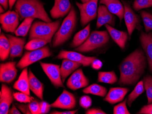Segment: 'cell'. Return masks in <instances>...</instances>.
<instances>
[{"mask_svg":"<svg viewBox=\"0 0 152 114\" xmlns=\"http://www.w3.org/2000/svg\"><path fill=\"white\" fill-rule=\"evenodd\" d=\"M144 87L146 91L148 104L152 103V77L148 75L143 79Z\"/></svg>","mask_w":152,"mask_h":114,"instance_id":"d6a6232c","label":"cell"},{"mask_svg":"<svg viewBox=\"0 0 152 114\" xmlns=\"http://www.w3.org/2000/svg\"><path fill=\"white\" fill-rule=\"evenodd\" d=\"M13 87L16 90L30 96L28 72L27 68L23 70L18 81L14 83Z\"/></svg>","mask_w":152,"mask_h":114,"instance_id":"603a6c76","label":"cell"},{"mask_svg":"<svg viewBox=\"0 0 152 114\" xmlns=\"http://www.w3.org/2000/svg\"><path fill=\"white\" fill-rule=\"evenodd\" d=\"M83 92L87 94H90L95 96L105 97L107 95V89L105 87L96 84H93L83 90Z\"/></svg>","mask_w":152,"mask_h":114,"instance_id":"f1b7e54d","label":"cell"},{"mask_svg":"<svg viewBox=\"0 0 152 114\" xmlns=\"http://www.w3.org/2000/svg\"><path fill=\"white\" fill-rule=\"evenodd\" d=\"M15 9L20 20L31 17L47 23L52 22L45 11L44 5L40 0H18Z\"/></svg>","mask_w":152,"mask_h":114,"instance_id":"7a4b0ae2","label":"cell"},{"mask_svg":"<svg viewBox=\"0 0 152 114\" xmlns=\"http://www.w3.org/2000/svg\"><path fill=\"white\" fill-rule=\"evenodd\" d=\"M82 65L79 63L64 59L60 68L61 76L63 82H64L68 76L75 71Z\"/></svg>","mask_w":152,"mask_h":114,"instance_id":"d4e9b609","label":"cell"},{"mask_svg":"<svg viewBox=\"0 0 152 114\" xmlns=\"http://www.w3.org/2000/svg\"><path fill=\"white\" fill-rule=\"evenodd\" d=\"M48 43V41L43 39L35 38L30 40V41L26 44L24 48L27 51H33L43 47Z\"/></svg>","mask_w":152,"mask_h":114,"instance_id":"1f68e13d","label":"cell"},{"mask_svg":"<svg viewBox=\"0 0 152 114\" xmlns=\"http://www.w3.org/2000/svg\"><path fill=\"white\" fill-rule=\"evenodd\" d=\"M86 114H106V112H104L101 109L98 108H92L88 110L85 112Z\"/></svg>","mask_w":152,"mask_h":114,"instance_id":"ee69618b","label":"cell"},{"mask_svg":"<svg viewBox=\"0 0 152 114\" xmlns=\"http://www.w3.org/2000/svg\"><path fill=\"white\" fill-rule=\"evenodd\" d=\"M102 64L101 61H100L99 60L96 59L93 61L92 63L91 64V66L94 69L96 70L100 69L102 67Z\"/></svg>","mask_w":152,"mask_h":114,"instance_id":"7bdbcfd3","label":"cell"},{"mask_svg":"<svg viewBox=\"0 0 152 114\" xmlns=\"http://www.w3.org/2000/svg\"><path fill=\"white\" fill-rule=\"evenodd\" d=\"M10 54V44L9 39L4 34L0 36V59L4 61L8 58Z\"/></svg>","mask_w":152,"mask_h":114,"instance_id":"4316f807","label":"cell"},{"mask_svg":"<svg viewBox=\"0 0 152 114\" xmlns=\"http://www.w3.org/2000/svg\"><path fill=\"white\" fill-rule=\"evenodd\" d=\"M118 78L113 71L109 72H99L98 81L102 83L113 84L118 81Z\"/></svg>","mask_w":152,"mask_h":114,"instance_id":"f546056e","label":"cell"},{"mask_svg":"<svg viewBox=\"0 0 152 114\" xmlns=\"http://www.w3.org/2000/svg\"><path fill=\"white\" fill-rule=\"evenodd\" d=\"M123 3L124 8V18L128 34L131 36L135 28L140 26V19L128 3L124 1H123Z\"/></svg>","mask_w":152,"mask_h":114,"instance_id":"4fadbf2b","label":"cell"},{"mask_svg":"<svg viewBox=\"0 0 152 114\" xmlns=\"http://www.w3.org/2000/svg\"><path fill=\"white\" fill-rule=\"evenodd\" d=\"M88 79L81 69L75 70L67 80L66 86L73 91L86 87L89 84Z\"/></svg>","mask_w":152,"mask_h":114,"instance_id":"7c38bea8","label":"cell"},{"mask_svg":"<svg viewBox=\"0 0 152 114\" xmlns=\"http://www.w3.org/2000/svg\"><path fill=\"white\" fill-rule=\"evenodd\" d=\"M52 54L48 46H44L37 50L26 52L17 64V66L18 68L23 69L41 60L51 57Z\"/></svg>","mask_w":152,"mask_h":114,"instance_id":"8992f818","label":"cell"},{"mask_svg":"<svg viewBox=\"0 0 152 114\" xmlns=\"http://www.w3.org/2000/svg\"><path fill=\"white\" fill-rule=\"evenodd\" d=\"M72 7L70 0H54V4L50 10V15L53 19L63 17L69 13Z\"/></svg>","mask_w":152,"mask_h":114,"instance_id":"2e32d148","label":"cell"},{"mask_svg":"<svg viewBox=\"0 0 152 114\" xmlns=\"http://www.w3.org/2000/svg\"><path fill=\"white\" fill-rule=\"evenodd\" d=\"M13 94L11 88L5 84L1 85L0 92V114H7L13 100Z\"/></svg>","mask_w":152,"mask_h":114,"instance_id":"9a60e30c","label":"cell"},{"mask_svg":"<svg viewBox=\"0 0 152 114\" xmlns=\"http://www.w3.org/2000/svg\"><path fill=\"white\" fill-rule=\"evenodd\" d=\"M6 36L9 39L10 44V58L13 59L17 57H20L23 54L24 48L26 40L24 38H20L7 34Z\"/></svg>","mask_w":152,"mask_h":114,"instance_id":"e0dca14e","label":"cell"},{"mask_svg":"<svg viewBox=\"0 0 152 114\" xmlns=\"http://www.w3.org/2000/svg\"><path fill=\"white\" fill-rule=\"evenodd\" d=\"M140 14L143 21L146 32H149L152 30V14L144 11L140 12Z\"/></svg>","mask_w":152,"mask_h":114,"instance_id":"836d02e7","label":"cell"},{"mask_svg":"<svg viewBox=\"0 0 152 114\" xmlns=\"http://www.w3.org/2000/svg\"><path fill=\"white\" fill-rule=\"evenodd\" d=\"M100 3L104 5L108 11L119 18L120 22L124 17V5L119 0H100Z\"/></svg>","mask_w":152,"mask_h":114,"instance_id":"7402d4cb","label":"cell"},{"mask_svg":"<svg viewBox=\"0 0 152 114\" xmlns=\"http://www.w3.org/2000/svg\"><path fill=\"white\" fill-rule=\"evenodd\" d=\"M3 7H2V6L1 5V7H0V12H1V13H4L5 11H4V9H3Z\"/></svg>","mask_w":152,"mask_h":114,"instance_id":"681fc988","label":"cell"},{"mask_svg":"<svg viewBox=\"0 0 152 114\" xmlns=\"http://www.w3.org/2000/svg\"><path fill=\"white\" fill-rule=\"evenodd\" d=\"M56 58L58 59H66L69 60L71 61L79 63L84 66L91 65L93 61L96 59L95 57H86L78 52L65 50L60 51Z\"/></svg>","mask_w":152,"mask_h":114,"instance_id":"30bf717a","label":"cell"},{"mask_svg":"<svg viewBox=\"0 0 152 114\" xmlns=\"http://www.w3.org/2000/svg\"><path fill=\"white\" fill-rule=\"evenodd\" d=\"M137 114H152V103L148 105H144Z\"/></svg>","mask_w":152,"mask_h":114,"instance_id":"60d3db41","label":"cell"},{"mask_svg":"<svg viewBox=\"0 0 152 114\" xmlns=\"http://www.w3.org/2000/svg\"><path fill=\"white\" fill-rule=\"evenodd\" d=\"M109 35L122 49L125 48L128 39V34L125 31H121L114 28L111 25H105Z\"/></svg>","mask_w":152,"mask_h":114,"instance_id":"ffe728a7","label":"cell"},{"mask_svg":"<svg viewBox=\"0 0 152 114\" xmlns=\"http://www.w3.org/2000/svg\"><path fill=\"white\" fill-rule=\"evenodd\" d=\"M115 23V18L104 5L99 6L98 9V20L96 28H99L103 25L108 24L113 26Z\"/></svg>","mask_w":152,"mask_h":114,"instance_id":"d6986e66","label":"cell"},{"mask_svg":"<svg viewBox=\"0 0 152 114\" xmlns=\"http://www.w3.org/2000/svg\"><path fill=\"white\" fill-rule=\"evenodd\" d=\"M41 110V114H45L48 113L51 109V105L45 101H42L39 103Z\"/></svg>","mask_w":152,"mask_h":114,"instance_id":"ab89813d","label":"cell"},{"mask_svg":"<svg viewBox=\"0 0 152 114\" xmlns=\"http://www.w3.org/2000/svg\"><path fill=\"white\" fill-rule=\"evenodd\" d=\"M90 1V0H81L82 3H86V2H88V1Z\"/></svg>","mask_w":152,"mask_h":114,"instance_id":"f907efd6","label":"cell"},{"mask_svg":"<svg viewBox=\"0 0 152 114\" xmlns=\"http://www.w3.org/2000/svg\"><path fill=\"white\" fill-rule=\"evenodd\" d=\"M92 100L91 97L88 96H83L80 98L79 105L83 108H89L92 105Z\"/></svg>","mask_w":152,"mask_h":114,"instance_id":"74e56055","label":"cell"},{"mask_svg":"<svg viewBox=\"0 0 152 114\" xmlns=\"http://www.w3.org/2000/svg\"><path fill=\"white\" fill-rule=\"evenodd\" d=\"M129 91V89L127 88H111L104 99V100L111 104H114L122 102Z\"/></svg>","mask_w":152,"mask_h":114,"instance_id":"44dd1931","label":"cell"},{"mask_svg":"<svg viewBox=\"0 0 152 114\" xmlns=\"http://www.w3.org/2000/svg\"><path fill=\"white\" fill-rule=\"evenodd\" d=\"M78 110H70V111H54L51 112V114H76Z\"/></svg>","mask_w":152,"mask_h":114,"instance_id":"f6af8a7d","label":"cell"},{"mask_svg":"<svg viewBox=\"0 0 152 114\" xmlns=\"http://www.w3.org/2000/svg\"><path fill=\"white\" fill-rule=\"evenodd\" d=\"M13 96L14 98L18 102L24 103H29L34 99L32 97H31L30 96L22 92L13 93Z\"/></svg>","mask_w":152,"mask_h":114,"instance_id":"d590c367","label":"cell"},{"mask_svg":"<svg viewBox=\"0 0 152 114\" xmlns=\"http://www.w3.org/2000/svg\"><path fill=\"white\" fill-rule=\"evenodd\" d=\"M76 105V99L73 94L64 90L55 101L51 104V107L62 109L72 110Z\"/></svg>","mask_w":152,"mask_h":114,"instance_id":"8fae6325","label":"cell"},{"mask_svg":"<svg viewBox=\"0 0 152 114\" xmlns=\"http://www.w3.org/2000/svg\"><path fill=\"white\" fill-rule=\"evenodd\" d=\"M99 0H90L84 3L76 2L80 12V22L82 26H84L96 18L98 14Z\"/></svg>","mask_w":152,"mask_h":114,"instance_id":"52a82bcc","label":"cell"},{"mask_svg":"<svg viewBox=\"0 0 152 114\" xmlns=\"http://www.w3.org/2000/svg\"><path fill=\"white\" fill-rule=\"evenodd\" d=\"M140 38L142 49L146 55L149 69L152 72V32H142Z\"/></svg>","mask_w":152,"mask_h":114,"instance_id":"ac0fdd59","label":"cell"},{"mask_svg":"<svg viewBox=\"0 0 152 114\" xmlns=\"http://www.w3.org/2000/svg\"><path fill=\"white\" fill-rule=\"evenodd\" d=\"M151 7L152 0H135L133 4V8L136 11Z\"/></svg>","mask_w":152,"mask_h":114,"instance_id":"e575fe53","label":"cell"},{"mask_svg":"<svg viewBox=\"0 0 152 114\" xmlns=\"http://www.w3.org/2000/svg\"><path fill=\"white\" fill-rule=\"evenodd\" d=\"M127 99H125L124 102L116 105L113 109L114 114H130V112L127 108Z\"/></svg>","mask_w":152,"mask_h":114,"instance_id":"8d00e7d4","label":"cell"},{"mask_svg":"<svg viewBox=\"0 0 152 114\" xmlns=\"http://www.w3.org/2000/svg\"><path fill=\"white\" fill-rule=\"evenodd\" d=\"M91 24L88 23L84 29H83L75 35L71 44V46L72 48H77L82 45L89 36Z\"/></svg>","mask_w":152,"mask_h":114,"instance_id":"484cf974","label":"cell"},{"mask_svg":"<svg viewBox=\"0 0 152 114\" xmlns=\"http://www.w3.org/2000/svg\"><path fill=\"white\" fill-rule=\"evenodd\" d=\"M19 16L15 11H8L1 14L0 22L1 28L6 32H15L19 23Z\"/></svg>","mask_w":152,"mask_h":114,"instance_id":"9c48e42d","label":"cell"},{"mask_svg":"<svg viewBox=\"0 0 152 114\" xmlns=\"http://www.w3.org/2000/svg\"><path fill=\"white\" fill-rule=\"evenodd\" d=\"M144 91V87L143 81H140L128 97L127 99L128 105L131 107L133 102Z\"/></svg>","mask_w":152,"mask_h":114,"instance_id":"4dcf8cb0","label":"cell"},{"mask_svg":"<svg viewBox=\"0 0 152 114\" xmlns=\"http://www.w3.org/2000/svg\"><path fill=\"white\" fill-rule=\"evenodd\" d=\"M17 1L18 0H9V6L10 10L12 8L14 5H15Z\"/></svg>","mask_w":152,"mask_h":114,"instance_id":"c3c4849f","label":"cell"},{"mask_svg":"<svg viewBox=\"0 0 152 114\" xmlns=\"http://www.w3.org/2000/svg\"><path fill=\"white\" fill-rule=\"evenodd\" d=\"M18 108L21 111L22 113L24 114H31V112L30 110L29 107L28 105L19 104H16Z\"/></svg>","mask_w":152,"mask_h":114,"instance_id":"b9f144b4","label":"cell"},{"mask_svg":"<svg viewBox=\"0 0 152 114\" xmlns=\"http://www.w3.org/2000/svg\"><path fill=\"white\" fill-rule=\"evenodd\" d=\"M15 62H7L0 65V81L10 83L15 80L18 73Z\"/></svg>","mask_w":152,"mask_h":114,"instance_id":"5bb4252c","label":"cell"},{"mask_svg":"<svg viewBox=\"0 0 152 114\" xmlns=\"http://www.w3.org/2000/svg\"><path fill=\"white\" fill-rule=\"evenodd\" d=\"M0 4L4 8V10L8 9L9 6V0H0Z\"/></svg>","mask_w":152,"mask_h":114,"instance_id":"7dc6e473","label":"cell"},{"mask_svg":"<svg viewBox=\"0 0 152 114\" xmlns=\"http://www.w3.org/2000/svg\"><path fill=\"white\" fill-rule=\"evenodd\" d=\"M40 64L46 75L55 87L64 88L63 81L61 80L59 65L42 62H40Z\"/></svg>","mask_w":152,"mask_h":114,"instance_id":"ba28073f","label":"cell"},{"mask_svg":"<svg viewBox=\"0 0 152 114\" xmlns=\"http://www.w3.org/2000/svg\"><path fill=\"white\" fill-rule=\"evenodd\" d=\"M60 20L54 22H37L33 23L30 30L29 40L35 38L43 39L50 43L60 26Z\"/></svg>","mask_w":152,"mask_h":114,"instance_id":"277c9868","label":"cell"},{"mask_svg":"<svg viewBox=\"0 0 152 114\" xmlns=\"http://www.w3.org/2000/svg\"><path fill=\"white\" fill-rule=\"evenodd\" d=\"M10 114H21V112L19 111L16 108L15 105L13 104L12 108L9 109V113Z\"/></svg>","mask_w":152,"mask_h":114,"instance_id":"bcb514c9","label":"cell"},{"mask_svg":"<svg viewBox=\"0 0 152 114\" xmlns=\"http://www.w3.org/2000/svg\"><path fill=\"white\" fill-rule=\"evenodd\" d=\"M77 14L73 7L64 19L59 28L54 35L52 41L53 47H57L63 45L71 36L76 28Z\"/></svg>","mask_w":152,"mask_h":114,"instance_id":"3957f363","label":"cell"},{"mask_svg":"<svg viewBox=\"0 0 152 114\" xmlns=\"http://www.w3.org/2000/svg\"><path fill=\"white\" fill-rule=\"evenodd\" d=\"M35 19L33 18L28 17L24 19L23 23L18 26L15 30V34L17 36L25 37L27 35L29 30H30L32 23Z\"/></svg>","mask_w":152,"mask_h":114,"instance_id":"83f0119b","label":"cell"},{"mask_svg":"<svg viewBox=\"0 0 152 114\" xmlns=\"http://www.w3.org/2000/svg\"><path fill=\"white\" fill-rule=\"evenodd\" d=\"M110 35L108 31H94L91 32L86 41L75 49L78 52H88L104 46L109 41Z\"/></svg>","mask_w":152,"mask_h":114,"instance_id":"5b68a950","label":"cell"},{"mask_svg":"<svg viewBox=\"0 0 152 114\" xmlns=\"http://www.w3.org/2000/svg\"><path fill=\"white\" fill-rule=\"evenodd\" d=\"M29 82L30 89L32 92L41 100L43 98V85L33 74L32 71L29 69L28 71Z\"/></svg>","mask_w":152,"mask_h":114,"instance_id":"cb8c5ba5","label":"cell"},{"mask_svg":"<svg viewBox=\"0 0 152 114\" xmlns=\"http://www.w3.org/2000/svg\"><path fill=\"white\" fill-rule=\"evenodd\" d=\"M31 114H41L39 103L36 100H33L28 104Z\"/></svg>","mask_w":152,"mask_h":114,"instance_id":"f35d334b","label":"cell"},{"mask_svg":"<svg viewBox=\"0 0 152 114\" xmlns=\"http://www.w3.org/2000/svg\"><path fill=\"white\" fill-rule=\"evenodd\" d=\"M146 57L142 50L137 49L127 56L119 65L120 86L134 85L139 81L146 67Z\"/></svg>","mask_w":152,"mask_h":114,"instance_id":"6da1fadb","label":"cell"}]
</instances>
